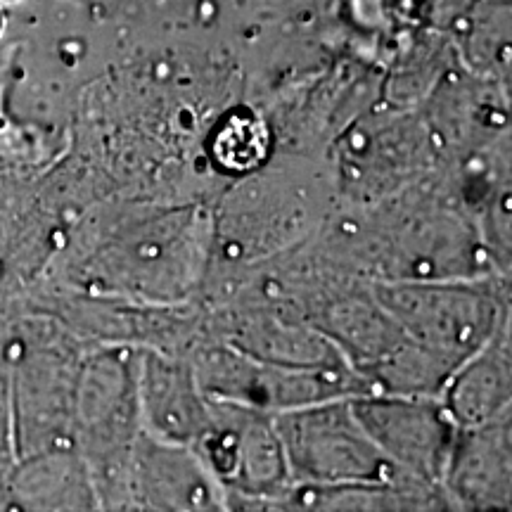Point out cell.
Segmentation results:
<instances>
[{
  "mask_svg": "<svg viewBox=\"0 0 512 512\" xmlns=\"http://www.w3.org/2000/svg\"><path fill=\"white\" fill-rule=\"evenodd\" d=\"M252 124L254 121H245L242 138H238V133H235V126L223 128L221 136L216 138V157H219L223 164H233L238 166V169H245V166L259 162L261 155H264L266 138L264 133Z\"/></svg>",
  "mask_w": 512,
  "mask_h": 512,
  "instance_id": "cell-2",
  "label": "cell"
},
{
  "mask_svg": "<svg viewBox=\"0 0 512 512\" xmlns=\"http://www.w3.org/2000/svg\"><path fill=\"white\" fill-rule=\"evenodd\" d=\"M290 437L297 441L292 458L302 460V467L313 477L358 479L373 475L375 465L368 444L335 413L313 415L302 425H292Z\"/></svg>",
  "mask_w": 512,
  "mask_h": 512,
  "instance_id": "cell-1",
  "label": "cell"
}]
</instances>
